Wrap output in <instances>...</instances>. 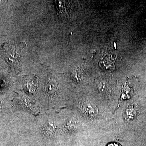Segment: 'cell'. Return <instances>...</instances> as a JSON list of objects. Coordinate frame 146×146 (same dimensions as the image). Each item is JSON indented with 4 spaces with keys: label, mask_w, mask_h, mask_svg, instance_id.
Masks as SVG:
<instances>
[{
    "label": "cell",
    "mask_w": 146,
    "mask_h": 146,
    "mask_svg": "<svg viewBox=\"0 0 146 146\" xmlns=\"http://www.w3.org/2000/svg\"><path fill=\"white\" fill-rule=\"evenodd\" d=\"M3 55L6 60L9 64H17L20 61L21 54L18 48L14 45L8 44L4 45Z\"/></svg>",
    "instance_id": "6da1fadb"
},
{
    "label": "cell",
    "mask_w": 146,
    "mask_h": 146,
    "mask_svg": "<svg viewBox=\"0 0 146 146\" xmlns=\"http://www.w3.org/2000/svg\"><path fill=\"white\" fill-rule=\"evenodd\" d=\"M3 105V102L2 100H0V110H1Z\"/></svg>",
    "instance_id": "8992f818"
},
{
    "label": "cell",
    "mask_w": 146,
    "mask_h": 146,
    "mask_svg": "<svg viewBox=\"0 0 146 146\" xmlns=\"http://www.w3.org/2000/svg\"><path fill=\"white\" fill-rule=\"evenodd\" d=\"M57 88L56 83L53 80L48 82L46 86V91L49 95H54L57 90Z\"/></svg>",
    "instance_id": "277c9868"
},
{
    "label": "cell",
    "mask_w": 146,
    "mask_h": 146,
    "mask_svg": "<svg viewBox=\"0 0 146 146\" xmlns=\"http://www.w3.org/2000/svg\"><path fill=\"white\" fill-rule=\"evenodd\" d=\"M108 146H121V145L119 144L115 143H112L109 144Z\"/></svg>",
    "instance_id": "5b68a950"
},
{
    "label": "cell",
    "mask_w": 146,
    "mask_h": 146,
    "mask_svg": "<svg viewBox=\"0 0 146 146\" xmlns=\"http://www.w3.org/2000/svg\"><path fill=\"white\" fill-rule=\"evenodd\" d=\"M82 109L84 113L88 116L94 117L98 113V110L94 104L89 102H85L82 105Z\"/></svg>",
    "instance_id": "7a4b0ae2"
},
{
    "label": "cell",
    "mask_w": 146,
    "mask_h": 146,
    "mask_svg": "<svg viewBox=\"0 0 146 146\" xmlns=\"http://www.w3.org/2000/svg\"><path fill=\"white\" fill-rule=\"evenodd\" d=\"M56 129L55 124L53 122H48L44 126V133L48 136H52L55 134Z\"/></svg>",
    "instance_id": "3957f363"
}]
</instances>
